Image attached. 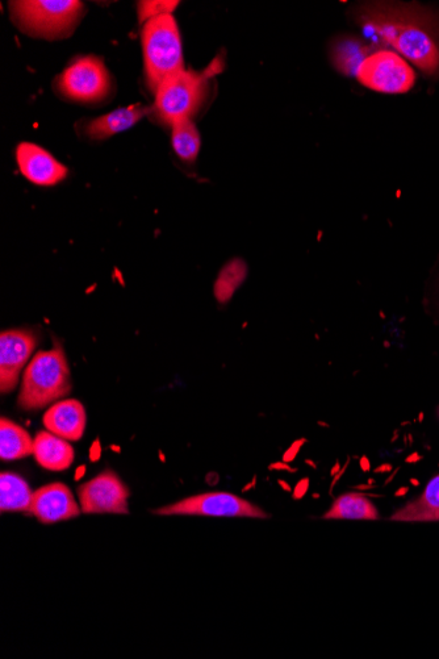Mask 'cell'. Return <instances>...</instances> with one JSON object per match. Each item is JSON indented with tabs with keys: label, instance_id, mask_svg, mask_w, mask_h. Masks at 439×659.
Wrapping results in <instances>:
<instances>
[{
	"label": "cell",
	"instance_id": "74e56055",
	"mask_svg": "<svg viewBox=\"0 0 439 659\" xmlns=\"http://www.w3.org/2000/svg\"><path fill=\"white\" fill-rule=\"evenodd\" d=\"M307 464H308V465H311V466L313 467V469H316V464H315V462L307 461Z\"/></svg>",
	"mask_w": 439,
	"mask_h": 659
},
{
	"label": "cell",
	"instance_id": "e575fe53",
	"mask_svg": "<svg viewBox=\"0 0 439 659\" xmlns=\"http://www.w3.org/2000/svg\"><path fill=\"white\" fill-rule=\"evenodd\" d=\"M279 485H280V486H283V487H284V490H286V491H291V487L288 486L286 482H282V481H280V482H279Z\"/></svg>",
	"mask_w": 439,
	"mask_h": 659
},
{
	"label": "cell",
	"instance_id": "5b68a950",
	"mask_svg": "<svg viewBox=\"0 0 439 659\" xmlns=\"http://www.w3.org/2000/svg\"><path fill=\"white\" fill-rule=\"evenodd\" d=\"M12 22L25 35L40 39H64L83 18L85 6L77 0H27L10 2Z\"/></svg>",
	"mask_w": 439,
	"mask_h": 659
},
{
	"label": "cell",
	"instance_id": "9c48e42d",
	"mask_svg": "<svg viewBox=\"0 0 439 659\" xmlns=\"http://www.w3.org/2000/svg\"><path fill=\"white\" fill-rule=\"evenodd\" d=\"M83 513H125L129 490L114 471L107 470L78 489Z\"/></svg>",
	"mask_w": 439,
	"mask_h": 659
},
{
	"label": "cell",
	"instance_id": "30bf717a",
	"mask_svg": "<svg viewBox=\"0 0 439 659\" xmlns=\"http://www.w3.org/2000/svg\"><path fill=\"white\" fill-rule=\"evenodd\" d=\"M37 337L25 329H12L0 335V390L3 394L15 390L20 374L35 352Z\"/></svg>",
	"mask_w": 439,
	"mask_h": 659
},
{
	"label": "cell",
	"instance_id": "603a6c76",
	"mask_svg": "<svg viewBox=\"0 0 439 659\" xmlns=\"http://www.w3.org/2000/svg\"><path fill=\"white\" fill-rule=\"evenodd\" d=\"M137 10H139V18L142 24L149 22L154 18L162 15H173V11L178 7L179 2H165V0H157V2H139L137 3Z\"/></svg>",
	"mask_w": 439,
	"mask_h": 659
},
{
	"label": "cell",
	"instance_id": "ba28073f",
	"mask_svg": "<svg viewBox=\"0 0 439 659\" xmlns=\"http://www.w3.org/2000/svg\"><path fill=\"white\" fill-rule=\"evenodd\" d=\"M156 513L163 516L252 517V519L270 517L248 500L228 492H208V494L192 496L171 506L160 508Z\"/></svg>",
	"mask_w": 439,
	"mask_h": 659
},
{
	"label": "cell",
	"instance_id": "277c9868",
	"mask_svg": "<svg viewBox=\"0 0 439 659\" xmlns=\"http://www.w3.org/2000/svg\"><path fill=\"white\" fill-rule=\"evenodd\" d=\"M71 386L70 367L60 345L43 350L33 357L24 371L18 399L25 411L40 410L68 395Z\"/></svg>",
	"mask_w": 439,
	"mask_h": 659
},
{
	"label": "cell",
	"instance_id": "4316f807",
	"mask_svg": "<svg viewBox=\"0 0 439 659\" xmlns=\"http://www.w3.org/2000/svg\"><path fill=\"white\" fill-rule=\"evenodd\" d=\"M390 471H392V465L390 464H383L375 469L376 474L390 473Z\"/></svg>",
	"mask_w": 439,
	"mask_h": 659
},
{
	"label": "cell",
	"instance_id": "484cf974",
	"mask_svg": "<svg viewBox=\"0 0 439 659\" xmlns=\"http://www.w3.org/2000/svg\"><path fill=\"white\" fill-rule=\"evenodd\" d=\"M309 489V479L304 478L303 481H300L298 483V486H296V489L294 490V498L295 499H301L305 494H307V491Z\"/></svg>",
	"mask_w": 439,
	"mask_h": 659
},
{
	"label": "cell",
	"instance_id": "4fadbf2b",
	"mask_svg": "<svg viewBox=\"0 0 439 659\" xmlns=\"http://www.w3.org/2000/svg\"><path fill=\"white\" fill-rule=\"evenodd\" d=\"M150 115V107L135 104V106L117 108L110 114L99 116V118L81 122L79 132L89 140L102 141L110 139L124 131L135 127L142 118Z\"/></svg>",
	"mask_w": 439,
	"mask_h": 659
},
{
	"label": "cell",
	"instance_id": "7a4b0ae2",
	"mask_svg": "<svg viewBox=\"0 0 439 659\" xmlns=\"http://www.w3.org/2000/svg\"><path fill=\"white\" fill-rule=\"evenodd\" d=\"M220 60L213 61L203 72L182 70L163 81L156 100L150 107V118L170 127L181 120H192L207 102L209 81L220 72Z\"/></svg>",
	"mask_w": 439,
	"mask_h": 659
},
{
	"label": "cell",
	"instance_id": "52a82bcc",
	"mask_svg": "<svg viewBox=\"0 0 439 659\" xmlns=\"http://www.w3.org/2000/svg\"><path fill=\"white\" fill-rule=\"evenodd\" d=\"M355 78L376 93L405 94L415 86L416 72L399 53L380 49L363 61Z\"/></svg>",
	"mask_w": 439,
	"mask_h": 659
},
{
	"label": "cell",
	"instance_id": "d6986e66",
	"mask_svg": "<svg viewBox=\"0 0 439 659\" xmlns=\"http://www.w3.org/2000/svg\"><path fill=\"white\" fill-rule=\"evenodd\" d=\"M379 512L367 496L345 494L334 500L332 508L325 513V520H379Z\"/></svg>",
	"mask_w": 439,
	"mask_h": 659
},
{
	"label": "cell",
	"instance_id": "cb8c5ba5",
	"mask_svg": "<svg viewBox=\"0 0 439 659\" xmlns=\"http://www.w3.org/2000/svg\"><path fill=\"white\" fill-rule=\"evenodd\" d=\"M439 510L418 512L409 516L407 521H438Z\"/></svg>",
	"mask_w": 439,
	"mask_h": 659
},
{
	"label": "cell",
	"instance_id": "6da1fadb",
	"mask_svg": "<svg viewBox=\"0 0 439 659\" xmlns=\"http://www.w3.org/2000/svg\"><path fill=\"white\" fill-rule=\"evenodd\" d=\"M363 24L384 44L426 75H439V25L432 16L408 6H374Z\"/></svg>",
	"mask_w": 439,
	"mask_h": 659
},
{
	"label": "cell",
	"instance_id": "9a60e30c",
	"mask_svg": "<svg viewBox=\"0 0 439 659\" xmlns=\"http://www.w3.org/2000/svg\"><path fill=\"white\" fill-rule=\"evenodd\" d=\"M37 464L50 471L68 470L74 462V449L68 441L50 432L37 433L33 448Z\"/></svg>",
	"mask_w": 439,
	"mask_h": 659
},
{
	"label": "cell",
	"instance_id": "d590c367",
	"mask_svg": "<svg viewBox=\"0 0 439 659\" xmlns=\"http://www.w3.org/2000/svg\"><path fill=\"white\" fill-rule=\"evenodd\" d=\"M397 473H399V469L393 471V474L391 475L390 479H388V481H386V485H388V483H391V482H392L393 477H395V475H396Z\"/></svg>",
	"mask_w": 439,
	"mask_h": 659
},
{
	"label": "cell",
	"instance_id": "d4e9b609",
	"mask_svg": "<svg viewBox=\"0 0 439 659\" xmlns=\"http://www.w3.org/2000/svg\"><path fill=\"white\" fill-rule=\"evenodd\" d=\"M305 442H307V440L303 439L296 441L295 444H292L291 448L287 450L286 454H284L283 460L286 462L294 461L296 456H298L301 446H303Z\"/></svg>",
	"mask_w": 439,
	"mask_h": 659
},
{
	"label": "cell",
	"instance_id": "8992f818",
	"mask_svg": "<svg viewBox=\"0 0 439 659\" xmlns=\"http://www.w3.org/2000/svg\"><path fill=\"white\" fill-rule=\"evenodd\" d=\"M54 90L61 98L81 104L102 103L114 93V83L102 58L79 57L58 75Z\"/></svg>",
	"mask_w": 439,
	"mask_h": 659
},
{
	"label": "cell",
	"instance_id": "f1b7e54d",
	"mask_svg": "<svg viewBox=\"0 0 439 659\" xmlns=\"http://www.w3.org/2000/svg\"><path fill=\"white\" fill-rule=\"evenodd\" d=\"M349 464H350V458H349V460H347L345 467H342L340 473H338L337 475H334V479H333V483H332V489H333L334 485H337V482L340 481L341 475L345 473V471L347 469V466H349Z\"/></svg>",
	"mask_w": 439,
	"mask_h": 659
},
{
	"label": "cell",
	"instance_id": "e0dca14e",
	"mask_svg": "<svg viewBox=\"0 0 439 659\" xmlns=\"http://www.w3.org/2000/svg\"><path fill=\"white\" fill-rule=\"evenodd\" d=\"M370 45L353 37L337 40L332 47V61L338 72L355 77L359 66L372 54Z\"/></svg>",
	"mask_w": 439,
	"mask_h": 659
},
{
	"label": "cell",
	"instance_id": "f546056e",
	"mask_svg": "<svg viewBox=\"0 0 439 659\" xmlns=\"http://www.w3.org/2000/svg\"><path fill=\"white\" fill-rule=\"evenodd\" d=\"M421 458L422 457L420 456V454L413 453L411 454V456L407 457V460H405V462H407V464H416V462L420 461Z\"/></svg>",
	"mask_w": 439,
	"mask_h": 659
},
{
	"label": "cell",
	"instance_id": "83f0119b",
	"mask_svg": "<svg viewBox=\"0 0 439 659\" xmlns=\"http://www.w3.org/2000/svg\"><path fill=\"white\" fill-rule=\"evenodd\" d=\"M359 464H361L362 471H365V473H369L371 467L369 458H367L366 456L362 457L361 462H359Z\"/></svg>",
	"mask_w": 439,
	"mask_h": 659
},
{
	"label": "cell",
	"instance_id": "2e32d148",
	"mask_svg": "<svg viewBox=\"0 0 439 659\" xmlns=\"http://www.w3.org/2000/svg\"><path fill=\"white\" fill-rule=\"evenodd\" d=\"M0 457L3 461L22 460L31 456L35 448V440L29 433L14 421L2 417L0 421Z\"/></svg>",
	"mask_w": 439,
	"mask_h": 659
},
{
	"label": "cell",
	"instance_id": "ffe728a7",
	"mask_svg": "<svg viewBox=\"0 0 439 659\" xmlns=\"http://www.w3.org/2000/svg\"><path fill=\"white\" fill-rule=\"evenodd\" d=\"M171 144H173L175 154L182 161L190 162V164L195 162L199 156L200 145H202L195 123L192 120H181V122L171 125Z\"/></svg>",
	"mask_w": 439,
	"mask_h": 659
},
{
	"label": "cell",
	"instance_id": "4dcf8cb0",
	"mask_svg": "<svg viewBox=\"0 0 439 659\" xmlns=\"http://www.w3.org/2000/svg\"><path fill=\"white\" fill-rule=\"evenodd\" d=\"M270 469H273V470H274V469H278V470L294 471V473H295V471H296L295 469H291V467H288L287 465H284V464H274V465H271V466H270Z\"/></svg>",
	"mask_w": 439,
	"mask_h": 659
},
{
	"label": "cell",
	"instance_id": "7c38bea8",
	"mask_svg": "<svg viewBox=\"0 0 439 659\" xmlns=\"http://www.w3.org/2000/svg\"><path fill=\"white\" fill-rule=\"evenodd\" d=\"M77 500L68 486L62 483H52L33 492L31 504L32 515L44 524L57 523L74 519L81 513Z\"/></svg>",
	"mask_w": 439,
	"mask_h": 659
},
{
	"label": "cell",
	"instance_id": "1f68e13d",
	"mask_svg": "<svg viewBox=\"0 0 439 659\" xmlns=\"http://www.w3.org/2000/svg\"><path fill=\"white\" fill-rule=\"evenodd\" d=\"M408 491H409L408 487H401V489H399L395 492V496H399V498H400V496L407 495Z\"/></svg>",
	"mask_w": 439,
	"mask_h": 659
},
{
	"label": "cell",
	"instance_id": "836d02e7",
	"mask_svg": "<svg viewBox=\"0 0 439 659\" xmlns=\"http://www.w3.org/2000/svg\"><path fill=\"white\" fill-rule=\"evenodd\" d=\"M355 489H358V490H371V489H374V486H370V485H366V486H365V485H359V486L355 487Z\"/></svg>",
	"mask_w": 439,
	"mask_h": 659
},
{
	"label": "cell",
	"instance_id": "5bb4252c",
	"mask_svg": "<svg viewBox=\"0 0 439 659\" xmlns=\"http://www.w3.org/2000/svg\"><path fill=\"white\" fill-rule=\"evenodd\" d=\"M48 432L68 441H78L85 435L87 416L85 407L78 400H61L44 415Z\"/></svg>",
	"mask_w": 439,
	"mask_h": 659
},
{
	"label": "cell",
	"instance_id": "44dd1931",
	"mask_svg": "<svg viewBox=\"0 0 439 659\" xmlns=\"http://www.w3.org/2000/svg\"><path fill=\"white\" fill-rule=\"evenodd\" d=\"M439 510V475L426 485L424 492L415 502L408 503L400 511L393 513L392 521H407L409 516L418 512Z\"/></svg>",
	"mask_w": 439,
	"mask_h": 659
},
{
	"label": "cell",
	"instance_id": "7402d4cb",
	"mask_svg": "<svg viewBox=\"0 0 439 659\" xmlns=\"http://www.w3.org/2000/svg\"><path fill=\"white\" fill-rule=\"evenodd\" d=\"M246 277V265L241 260H234L225 266L217 278L215 286L216 298L220 302H227L232 298L234 291L241 285Z\"/></svg>",
	"mask_w": 439,
	"mask_h": 659
},
{
	"label": "cell",
	"instance_id": "d6a6232c",
	"mask_svg": "<svg viewBox=\"0 0 439 659\" xmlns=\"http://www.w3.org/2000/svg\"><path fill=\"white\" fill-rule=\"evenodd\" d=\"M340 471H341L340 462H336V466H333V469L332 471H330V474H332V477H334V475H337L338 473H340Z\"/></svg>",
	"mask_w": 439,
	"mask_h": 659
},
{
	"label": "cell",
	"instance_id": "8d00e7d4",
	"mask_svg": "<svg viewBox=\"0 0 439 659\" xmlns=\"http://www.w3.org/2000/svg\"><path fill=\"white\" fill-rule=\"evenodd\" d=\"M411 483H412L413 486H420V482H418L417 479H415V478L411 479Z\"/></svg>",
	"mask_w": 439,
	"mask_h": 659
},
{
	"label": "cell",
	"instance_id": "ac0fdd59",
	"mask_svg": "<svg viewBox=\"0 0 439 659\" xmlns=\"http://www.w3.org/2000/svg\"><path fill=\"white\" fill-rule=\"evenodd\" d=\"M0 510L2 512L31 511L33 492L19 475L3 473L0 477Z\"/></svg>",
	"mask_w": 439,
	"mask_h": 659
},
{
	"label": "cell",
	"instance_id": "8fae6325",
	"mask_svg": "<svg viewBox=\"0 0 439 659\" xmlns=\"http://www.w3.org/2000/svg\"><path fill=\"white\" fill-rule=\"evenodd\" d=\"M16 161L24 177L35 185L54 186L68 177V168L36 144H20L16 149Z\"/></svg>",
	"mask_w": 439,
	"mask_h": 659
},
{
	"label": "cell",
	"instance_id": "3957f363",
	"mask_svg": "<svg viewBox=\"0 0 439 659\" xmlns=\"http://www.w3.org/2000/svg\"><path fill=\"white\" fill-rule=\"evenodd\" d=\"M145 81L153 94L171 75L185 70L181 33L173 15L149 20L142 27Z\"/></svg>",
	"mask_w": 439,
	"mask_h": 659
}]
</instances>
